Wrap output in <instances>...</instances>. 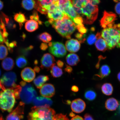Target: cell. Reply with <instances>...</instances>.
<instances>
[{"label": "cell", "instance_id": "12", "mask_svg": "<svg viewBox=\"0 0 120 120\" xmlns=\"http://www.w3.org/2000/svg\"><path fill=\"white\" fill-rule=\"evenodd\" d=\"M55 60L53 56L50 54H44L41 60V66L42 69L49 70L55 65Z\"/></svg>", "mask_w": 120, "mask_h": 120}, {"label": "cell", "instance_id": "35", "mask_svg": "<svg viewBox=\"0 0 120 120\" xmlns=\"http://www.w3.org/2000/svg\"><path fill=\"white\" fill-rule=\"evenodd\" d=\"M8 54L7 48L3 45H0V60L4 59Z\"/></svg>", "mask_w": 120, "mask_h": 120}, {"label": "cell", "instance_id": "15", "mask_svg": "<svg viewBox=\"0 0 120 120\" xmlns=\"http://www.w3.org/2000/svg\"><path fill=\"white\" fill-rule=\"evenodd\" d=\"M71 108L75 113H79L83 112L86 107V104L83 100L80 98L76 99L72 102Z\"/></svg>", "mask_w": 120, "mask_h": 120}, {"label": "cell", "instance_id": "14", "mask_svg": "<svg viewBox=\"0 0 120 120\" xmlns=\"http://www.w3.org/2000/svg\"><path fill=\"white\" fill-rule=\"evenodd\" d=\"M40 92L42 96L49 98L53 97L55 94V88L51 83L45 84L40 88Z\"/></svg>", "mask_w": 120, "mask_h": 120}, {"label": "cell", "instance_id": "27", "mask_svg": "<svg viewBox=\"0 0 120 120\" xmlns=\"http://www.w3.org/2000/svg\"><path fill=\"white\" fill-rule=\"evenodd\" d=\"M102 92L106 95H111L113 92V86L110 83H105L102 85L101 87Z\"/></svg>", "mask_w": 120, "mask_h": 120}, {"label": "cell", "instance_id": "5", "mask_svg": "<svg viewBox=\"0 0 120 120\" xmlns=\"http://www.w3.org/2000/svg\"><path fill=\"white\" fill-rule=\"evenodd\" d=\"M16 98L13 90L6 89L0 91V109L10 112L16 103Z\"/></svg>", "mask_w": 120, "mask_h": 120}, {"label": "cell", "instance_id": "10", "mask_svg": "<svg viewBox=\"0 0 120 120\" xmlns=\"http://www.w3.org/2000/svg\"><path fill=\"white\" fill-rule=\"evenodd\" d=\"M58 1V0H36L35 8L42 14L46 15L50 6Z\"/></svg>", "mask_w": 120, "mask_h": 120}, {"label": "cell", "instance_id": "16", "mask_svg": "<svg viewBox=\"0 0 120 120\" xmlns=\"http://www.w3.org/2000/svg\"><path fill=\"white\" fill-rule=\"evenodd\" d=\"M32 102L34 106L36 107H50L52 103L51 99L42 97H35Z\"/></svg>", "mask_w": 120, "mask_h": 120}, {"label": "cell", "instance_id": "28", "mask_svg": "<svg viewBox=\"0 0 120 120\" xmlns=\"http://www.w3.org/2000/svg\"><path fill=\"white\" fill-rule=\"evenodd\" d=\"M14 19L16 22H18L20 29L23 24L27 21L25 15L21 12L16 13L14 15Z\"/></svg>", "mask_w": 120, "mask_h": 120}, {"label": "cell", "instance_id": "45", "mask_svg": "<svg viewBox=\"0 0 120 120\" xmlns=\"http://www.w3.org/2000/svg\"><path fill=\"white\" fill-rule=\"evenodd\" d=\"M5 40L3 36L2 33L0 30V44L4 43Z\"/></svg>", "mask_w": 120, "mask_h": 120}, {"label": "cell", "instance_id": "48", "mask_svg": "<svg viewBox=\"0 0 120 120\" xmlns=\"http://www.w3.org/2000/svg\"><path fill=\"white\" fill-rule=\"evenodd\" d=\"M71 120H84L82 117L79 115H76L72 118Z\"/></svg>", "mask_w": 120, "mask_h": 120}, {"label": "cell", "instance_id": "23", "mask_svg": "<svg viewBox=\"0 0 120 120\" xmlns=\"http://www.w3.org/2000/svg\"><path fill=\"white\" fill-rule=\"evenodd\" d=\"M38 24L37 21L34 19H30L27 21L25 23V29L28 32H33L38 28Z\"/></svg>", "mask_w": 120, "mask_h": 120}, {"label": "cell", "instance_id": "8", "mask_svg": "<svg viewBox=\"0 0 120 120\" xmlns=\"http://www.w3.org/2000/svg\"><path fill=\"white\" fill-rule=\"evenodd\" d=\"M49 46V52L57 57H63L66 55V48L62 43L59 42H50Z\"/></svg>", "mask_w": 120, "mask_h": 120}, {"label": "cell", "instance_id": "7", "mask_svg": "<svg viewBox=\"0 0 120 120\" xmlns=\"http://www.w3.org/2000/svg\"><path fill=\"white\" fill-rule=\"evenodd\" d=\"M16 75L14 72H7L3 75L0 79V89L13 90L17 86Z\"/></svg>", "mask_w": 120, "mask_h": 120}, {"label": "cell", "instance_id": "1", "mask_svg": "<svg viewBox=\"0 0 120 120\" xmlns=\"http://www.w3.org/2000/svg\"><path fill=\"white\" fill-rule=\"evenodd\" d=\"M100 0H72L73 8L82 18L83 23L91 25L96 20L98 12L97 4Z\"/></svg>", "mask_w": 120, "mask_h": 120}, {"label": "cell", "instance_id": "41", "mask_svg": "<svg viewBox=\"0 0 120 120\" xmlns=\"http://www.w3.org/2000/svg\"><path fill=\"white\" fill-rule=\"evenodd\" d=\"M115 10L117 14L120 15V2L118 3L115 5Z\"/></svg>", "mask_w": 120, "mask_h": 120}, {"label": "cell", "instance_id": "19", "mask_svg": "<svg viewBox=\"0 0 120 120\" xmlns=\"http://www.w3.org/2000/svg\"><path fill=\"white\" fill-rule=\"evenodd\" d=\"M0 20L4 22L6 29L12 30L15 28L16 25L13 19L2 12L0 13Z\"/></svg>", "mask_w": 120, "mask_h": 120}, {"label": "cell", "instance_id": "30", "mask_svg": "<svg viewBox=\"0 0 120 120\" xmlns=\"http://www.w3.org/2000/svg\"><path fill=\"white\" fill-rule=\"evenodd\" d=\"M84 97L88 101H92L96 98L97 94L93 90L88 89L85 91Z\"/></svg>", "mask_w": 120, "mask_h": 120}, {"label": "cell", "instance_id": "20", "mask_svg": "<svg viewBox=\"0 0 120 120\" xmlns=\"http://www.w3.org/2000/svg\"><path fill=\"white\" fill-rule=\"evenodd\" d=\"M119 105V103L117 100L113 98L108 99L105 104V107L106 109L112 111L116 110Z\"/></svg>", "mask_w": 120, "mask_h": 120}, {"label": "cell", "instance_id": "40", "mask_svg": "<svg viewBox=\"0 0 120 120\" xmlns=\"http://www.w3.org/2000/svg\"><path fill=\"white\" fill-rule=\"evenodd\" d=\"M33 46H30L29 47L26 48L25 49H22L21 51L22 53L25 56H28L30 52V51L33 49Z\"/></svg>", "mask_w": 120, "mask_h": 120}, {"label": "cell", "instance_id": "42", "mask_svg": "<svg viewBox=\"0 0 120 120\" xmlns=\"http://www.w3.org/2000/svg\"><path fill=\"white\" fill-rule=\"evenodd\" d=\"M66 67L64 69V71L68 73H71L73 71V69L72 68L68 65H66Z\"/></svg>", "mask_w": 120, "mask_h": 120}, {"label": "cell", "instance_id": "39", "mask_svg": "<svg viewBox=\"0 0 120 120\" xmlns=\"http://www.w3.org/2000/svg\"><path fill=\"white\" fill-rule=\"evenodd\" d=\"M30 18L31 19H34L37 21L38 22L39 24H42V22L40 20L38 14L37 12L34 11L32 15L30 16Z\"/></svg>", "mask_w": 120, "mask_h": 120}, {"label": "cell", "instance_id": "46", "mask_svg": "<svg viewBox=\"0 0 120 120\" xmlns=\"http://www.w3.org/2000/svg\"><path fill=\"white\" fill-rule=\"evenodd\" d=\"M56 64L58 67L61 68H62L64 67V63L62 61L60 60H58L56 62Z\"/></svg>", "mask_w": 120, "mask_h": 120}, {"label": "cell", "instance_id": "3", "mask_svg": "<svg viewBox=\"0 0 120 120\" xmlns=\"http://www.w3.org/2000/svg\"><path fill=\"white\" fill-rule=\"evenodd\" d=\"M49 22L60 35L67 39L71 38V36L76 29L74 22L66 15L62 19L54 21L49 19Z\"/></svg>", "mask_w": 120, "mask_h": 120}, {"label": "cell", "instance_id": "18", "mask_svg": "<svg viewBox=\"0 0 120 120\" xmlns=\"http://www.w3.org/2000/svg\"><path fill=\"white\" fill-rule=\"evenodd\" d=\"M35 73L32 68L26 67L22 70L21 76L23 80L25 81L30 82H32L35 77Z\"/></svg>", "mask_w": 120, "mask_h": 120}, {"label": "cell", "instance_id": "26", "mask_svg": "<svg viewBox=\"0 0 120 120\" xmlns=\"http://www.w3.org/2000/svg\"><path fill=\"white\" fill-rule=\"evenodd\" d=\"M14 61L11 58H6L3 61L2 65L4 70L9 71L12 69L14 67Z\"/></svg>", "mask_w": 120, "mask_h": 120}, {"label": "cell", "instance_id": "54", "mask_svg": "<svg viewBox=\"0 0 120 120\" xmlns=\"http://www.w3.org/2000/svg\"><path fill=\"white\" fill-rule=\"evenodd\" d=\"M120 1V0H119Z\"/></svg>", "mask_w": 120, "mask_h": 120}, {"label": "cell", "instance_id": "33", "mask_svg": "<svg viewBox=\"0 0 120 120\" xmlns=\"http://www.w3.org/2000/svg\"><path fill=\"white\" fill-rule=\"evenodd\" d=\"M27 63V60L23 56H19L16 59V65L19 68L24 67L26 65Z\"/></svg>", "mask_w": 120, "mask_h": 120}, {"label": "cell", "instance_id": "34", "mask_svg": "<svg viewBox=\"0 0 120 120\" xmlns=\"http://www.w3.org/2000/svg\"><path fill=\"white\" fill-rule=\"evenodd\" d=\"M39 39L44 42L48 43L51 41L52 37L50 34L47 32H44L40 34L39 36Z\"/></svg>", "mask_w": 120, "mask_h": 120}, {"label": "cell", "instance_id": "2", "mask_svg": "<svg viewBox=\"0 0 120 120\" xmlns=\"http://www.w3.org/2000/svg\"><path fill=\"white\" fill-rule=\"evenodd\" d=\"M101 37L105 41L108 49L120 48V24L114 23L108 25L101 33Z\"/></svg>", "mask_w": 120, "mask_h": 120}, {"label": "cell", "instance_id": "17", "mask_svg": "<svg viewBox=\"0 0 120 120\" xmlns=\"http://www.w3.org/2000/svg\"><path fill=\"white\" fill-rule=\"evenodd\" d=\"M65 46L66 48L69 52H75L80 49L81 45L80 42L78 40L72 39L66 42Z\"/></svg>", "mask_w": 120, "mask_h": 120}, {"label": "cell", "instance_id": "31", "mask_svg": "<svg viewBox=\"0 0 120 120\" xmlns=\"http://www.w3.org/2000/svg\"><path fill=\"white\" fill-rule=\"evenodd\" d=\"M50 73L52 77L55 78L60 77L63 74L62 69L55 65L51 68Z\"/></svg>", "mask_w": 120, "mask_h": 120}, {"label": "cell", "instance_id": "22", "mask_svg": "<svg viewBox=\"0 0 120 120\" xmlns=\"http://www.w3.org/2000/svg\"><path fill=\"white\" fill-rule=\"evenodd\" d=\"M95 46L97 50L100 51L105 52L108 49L106 42L101 37V35L98 38L95 43Z\"/></svg>", "mask_w": 120, "mask_h": 120}, {"label": "cell", "instance_id": "51", "mask_svg": "<svg viewBox=\"0 0 120 120\" xmlns=\"http://www.w3.org/2000/svg\"><path fill=\"white\" fill-rule=\"evenodd\" d=\"M117 78L118 80L120 82V71L118 73L117 75Z\"/></svg>", "mask_w": 120, "mask_h": 120}, {"label": "cell", "instance_id": "32", "mask_svg": "<svg viewBox=\"0 0 120 120\" xmlns=\"http://www.w3.org/2000/svg\"><path fill=\"white\" fill-rule=\"evenodd\" d=\"M58 2L60 8L63 12L66 9L73 5L72 0H58Z\"/></svg>", "mask_w": 120, "mask_h": 120}, {"label": "cell", "instance_id": "25", "mask_svg": "<svg viewBox=\"0 0 120 120\" xmlns=\"http://www.w3.org/2000/svg\"><path fill=\"white\" fill-rule=\"evenodd\" d=\"M111 73L110 68L107 64H104L100 68L99 74L96 75L97 78L102 79L108 76Z\"/></svg>", "mask_w": 120, "mask_h": 120}, {"label": "cell", "instance_id": "4", "mask_svg": "<svg viewBox=\"0 0 120 120\" xmlns=\"http://www.w3.org/2000/svg\"><path fill=\"white\" fill-rule=\"evenodd\" d=\"M55 112L50 107H36L31 109L28 116V120H53Z\"/></svg>", "mask_w": 120, "mask_h": 120}, {"label": "cell", "instance_id": "49", "mask_svg": "<svg viewBox=\"0 0 120 120\" xmlns=\"http://www.w3.org/2000/svg\"><path fill=\"white\" fill-rule=\"evenodd\" d=\"M40 68L36 66L34 68V71H35L37 73H38L40 71Z\"/></svg>", "mask_w": 120, "mask_h": 120}, {"label": "cell", "instance_id": "9", "mask_svg": "<svg viewBox=\"0 0 120 120\" xmlns=\"http://www.w3.org/2000/svg\"><path fill=\"white\" fill-rule=\"evenodd\" d=\"M46 15L49 19L56 21L62 19L66 14L60 9L58 1L50 6L47 10Z\"/></svg>", "mask_w": 120, "mask_h": 120}, {"label": "cell", "instance_id": "36", "mask_svg": "<svg viewBox=\"0 0 120 120\" xmlns=\"http://www.w3.org/2000/svg\"><path fill=\"white\" fill-rule=\"evenodd\" d=\"M97 39L96 34H90L87 38V42L88 44L90 45L93 44L96 42Z\"/></svg>", "mask_w": 120, "mask_h": 120}, {"label": "cell", "instance_id": "43", "mask_svg": "<svg viewBox=\"0 0 120 120\" xmlns=\"http://www.w3.org/2000/svg\"><path fill=\"white\" fill-rule=\"evenodd\" d=\"M84 120H94L91 115L88 113L85 114L84 115Z\"/></svg>", "mask_w": 120, "mask_h": 120}, {"label": "cell", "instance_id": "52", "mask_svg": "<svg viewBox=\"0 0 120 120\" xmlns=\"http://www.w3.org/2000/svg\"><path fill=\"white\" fill-rule=\"evenodd\" d=\"M0 120H4L2 116H0Z\"/></svg>", "mask_w": 120, "mask_h": 120}, {"label": "cell", "instance_id": "47", "mask_svg": "<svg viewBox=\"0 0 120 120\" xmlns=\"http://www.w3.org/2000/svg\"><path fill=\"white\" fill-rule=\"evenodd\" d=\"M71 90L73 92H77L79 91V88L77 86H75V85H73L71 87Z\"/></svg>", "mask_w": 120, "mask_h": 120}, {"label": "cell", "instance_id": "37", "mask_svg": "<svg viewBox=\"0 0 120 120\" xmlns=\"http://www.w3.org/2000/svg\"><path fill=\"white\" fill-rule=\"evenodd\" d=\"M4 43H5L8 49L10 52L12 51L13 48L15 47L16 45V42L15 41L9 43L8 40L7 39L5 40Z\"/></svg>", "mask_w": 120, "mask_h": 120}, {"label": "cell", "instance_id": "11", "mask_svg": "<svg viewBox=\"0 0 120 120\" xmlns=\"http://www.w3.org/2000/svg\"><path fill=\"white\" fill-rule=\"evenodd\" d=\"M24 103L20 102L16 108L7 117L6 120H21L24 117Z\"/></svg>", "mask_w": 120, "mask_h": 120}, {"label": "cell", "instance_id": "50", "mask_svg": "<svg viewBox=\"0 0 120 120\" xmlns=\"http://www.w3.org/2000/svg\"><path fill=\"white\" fill-rule=\"evenodd\" d=\"M4 7L3 3L0 0V10H2Z\"/></svg>", "mask_w": 120, "mask_h": 120}, {"label": "cell", "instance_id": "24", "mask_svg": "<svg viewBox=\"0 0 120 120\" xmlns=\"http://www.w3.org/2000/svg\"><path fill=\"white\" fill-rule=\"evenodd\" d=\"M49 79L48 76L40 75L34 79V83L37 88L40 89Z\"/></svg>", "mask_w": 120, "mask_h": 120}, {"label": "cell", "instance_id": "6", "mask_svg": "<svg viewBox=\"0 0 120 120\" xmlns=\"http://www.w3.org/2000/svg\"><path fill=\"white\" fill-rule=\"evenodd\" d=\"M20 84L21 89L19 94V98L24 104H30L36 96V91L30 84L22 81L20 82Z\"/></svg>", "mask_w": 120, "mask_h": 120}, {"label": "cell", "instance_id": "13", "mask_svg": "<svg viewBox=\"0 0 120 120\" xmlns=\"http://www.w3.org/2000/svg\"><path fill=\"white\" fill-rule=\"evenodd\" d=\"M116 15L115 13L105 11L100 20V25L102 27L105 28L108 25L114 23V22L116 19Z\"/></svg>", "mask_w": 120, "mask_h": 120}, {"label": "cell", "instance_id": "38", "mask_svg": "<svg viewBox=\"0 0 120 120\" xmlns=\"http://www.w3.org/2000/svg\"><path fill=\"white\" fill-rule=\"evenodd\" d=\"M53 120H69L66 115L62 114L55 115Z\"/></svg>", "mask_w": 120, "mask_h": 120}, {"label": "cell", "instance_id": "21", "mask_svg": "<svg viewBox=\"0 0 120 120\" xmlns=\"http://www.w3.org/2000/svg\"><path fill=\"white\" fill-rule=\"evenodd\" d=\"M66 60L67 64L71 66L77 65L80 61L79 56L76 54L73 53L67 55Z\"/></svg>", "mask_w": 120, "mask_h": 120}, {"label": "cell", "instance_id": "44", "mask_svg": "<svg viewBox=\"0 0 120 120\" xmlns=\"http://www.w3.org/2000/svg\"><path fill=\"white\" fill-rule=\"evenodd\" d=\"M48 46L46 43H42L41 45L40 46V48L42 50L45 51L48 49Z\"/></svg>", "mask_w": 120, "mask_h": 120}, {"label": "cell", "instance_id": "53", "mask_svg": "<svg viewBox=\"0 0 120 120\" xmlns=\"http://www.w3.org/2000/svg\"><path fill=\"white\" fill-rule=\"evenodd\" d=\"M1 75V71L0 70V76Z\"/></svg>", "mask_w": 120, "mask_h": 120}, {"label": "cell", "instance_id": "29", "mask_svg": "<svg viewBox=\"0 0 120 120\" xmlns=\"http://www.w3.org/2000/svg\"><path fill=\"white\" fill-rule=\"evenodd\" d=\"M35 3L34 0H22V5L25 9L30 10L35 7Z\"/></svg>", "mask_w": 120, "mask_h": 120}]
</instances>
